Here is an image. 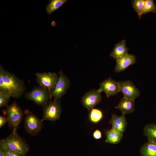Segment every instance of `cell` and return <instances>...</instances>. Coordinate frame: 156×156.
I'll return each instance as SVG.
<instances>
[{"label": "cell", "mask_w": 156, "mask_h": 156, "mask_svg": "<svg viewBox=\"0 0 156 156\" xmlns=\"http://www.w3.org/2000/svg\"><path fill=\"white\" fill-rule=\"evenodd\" d=\"M26 87L24 81L0 66V93L8 94L18 99L24 94Z\"/></svg>", "instance_id": "6da1fadb"}, {"label": "cell", "mask_w": 156, "mask_h": 156, "mask_svg": "<svg viewBox=\"0 0 156 156\" xmlns=\"http://www.w3.org/2000/svg\"><path fill=\"white\" fill-rule=\"evenodd\" d=\"M0 145L4 148L25 155L29 150L28 145L18 135L16 129H13L9 136L1 140Z\"/></svg>", "instance_id": "7a4b0ae2"}, {"label": "cell", "mask_w": 156, "mask_h": 156, "mask_svg": "<svg viewBox=\"0 0 156 156\" xmlns=\"http://www.w3.org/2000/svg\"><path fill=\"white\" fill-rule=\"evenodd\" d=\"M25 97L26 99L33 101L37 104L43 106L51 99L50 91L40 86L26 92L25 94Z\"/></svg>", "instance_id": "3957f363"}, {"label": "cell", "mask_w": 156, "mask_h": 156, "mask_svg": "<svg viewBox=\"0 0 156 156\" xmlns=\"http://www.w3.org/2000/svg\"><path fill=\"white\" fill-rule=\"evenodd\" d=\"M43 116L41 119L54 121L59 119L62 113L60 103L59 100L54 99L49 101L44 106Z\"/></svg>", "instance_id": "277c9868"}, {"label": "cell", "mask_w": 156, "mask_h": 156, "mask_svg": "<svg viewBox=\"0 0 156 156\" xmlns=\"http://www.w3.org/2000/svg\"><path fill=\"white\" fill-rule=\"evenodd\" d=\"M59 79L54 89L50 92L51 98L59 100L66 92L70 85V81L68 77L60 70L59 71Z\"/></svg>", "instance_id": "5b68a950"}, {"label": "cell", "mask_w": 156, "mask_h": 156, "mask_svg": "<svg viewBox=\"0 0 156 156\" xmlns=\"http://www.w3.org/2000/svg\"><path fill=\"white\" fill-rule=\"evenodd\" d=\"M24 126L27 132L34 135L38 133L43 126L42 121L30 111H25Z\"/></svg>", "instance_id": "8992f818"}, {"label": "cell", "mask_w": 156, "mask_h": 156, "mask_svg": "<svg viewBox=\"0 0 156 156\" xmlns=\"http://www.w3.org/2000/svg\"><path fill=\"white\" fill-rule=\"evenodd\" d=\"M6 115L9 125L13 129H16L23 117V112L15 101L7 106Z\"/></svg>", "instance_id": "52a82bcc"}, {"label": "cell", "mask_w": 156, "mask_h": 156, "mask_svg": "<svg viewBox=\"0 0 156 156\" xmlns=\"http://www.w3.org/2000/svg\"><path fill=\"white\" fill-rule=\"evenodd\" d=\"M36 81L39 86L50 92L55 87L59 79L55 72L38 73L35 74Z\"/></svg>", "instance_id": "ba28073f"}, {"label": "cell", "mask_w": 156, "mask_h": 156, "mask_svg": "<svg viewBox=\"0 0 156 156\" xmlns=\"http://www.w3.org/2000/svg\"><path fill=\"white\" fill-rule=\"evenodd\" d=\"M98 89L91 90L86 92L81 98L83 105L90 111L101 101L102 97Z\"/></svg>", "instance_id": "9c48e42d"}, {"label": "cell", "mask_w": 156, "mask_h": 156, "mask_svg": "<svg viewBox=\"0 0 156 156\" xmlns=\"http://www.w3.org/2000/svg\"><path fill=\"white\" fill-rule=\"evenodd\" d=\"M120 92L123 94V97L134 100L140 95L139 90L131 80L118 81Z\"/></svg>", "instance_id": "30bf717a"}, {"label": "cell", "mask_w": 156, "mask_h": 156, "mask_svg": "<svg viewBox=\"0 0 156 156\" xmlns=\"http://www.w3.org/2000/svg\"><path fill=\"white\" fill-rule=\"evenodd\" d=\"M99 85L100 88L98 90L101 93L104 92L107 98L114 96L120 92L118 82L111 77L100 83Z\"/></svg>", "instance_id": "8fae6325"}, {"label": "cell", "mask_w": 156, "mask_h": 156, "mask_svg": "<svg viewBox=\"0 0 156 156\" xmlns=\"http://www.w3.org/2000/svg\"><path fill=\"white\" fill-rule=\"evenodd\" d=\"M136 61V58L134 55L128 53L116 61V64L114 71L117 73L123 71L129 66L135 64Z\"/></svg>", "instance_id": "7c38bea8"}, {"label": "cell", "mask_w": 156, "mask_h": 156, "mask_svg": "<svg viewBox=\"0 0 156 156\" xmlns=\"http://www.w3.org/2000/svg\"><path fill=\"white\" fill-rule=\"evenodd\" d=\"M109 123L112 125V128L122 135L126 130L127 124L125 115L123 114L120 116L115 114H112Z\"/></svg>", "instance_id": "4fadbf2b"}, {"label": "cell", "mask_w": 156, "mask_h": 156, "mask_svg": "<svg viewBox=\"0 0 156 156\" xmlns=\"http://www.w3.org/2000/svg\"><path fill=\"white\" fill-rule=\"evenodd\" d=\"M129 49L127 46L125 40H123L115 45L110 55L116 61L127 54Z\"/></svg>", "instance_id": "5bb4252c"}, {"label": "cell", "mask_w": 156, "mask_h": 156, "mask_svg": "<svg viewBox=\"0 0 156 156\" xmlns=\"http://www.w3.org/2000/svg\"><path fill=\"white\" fill-rule=\"evenodd\" d=\"M115 108L120 110L124 115L132 113L135 110L134 100L123 97Z\"/></svg>", "instance_id": "9a60e30c"}, {"label": "cell", "mask_w": 156, "mask_h": 156, "mask_svg": "<svg viewBox=\"0 0 156 156\" xmlns=\"http://www.w3.org/2000/svg\"><path fill=\"white\" fill-rule=\"evenodd\" d=\"M140 156H156V142L148 140L140 148Z\"/></svg>", "instance_id": "2e32d148"}, {"label": "cell", "mask_w": 156, "mask_h": 156, "mask_svg": "<svg viewBox=\"0 0 156 156\" xmlns=\"http://www.w3.org/2000/svg\"><path fill=\"white\" fill-rule=\"evenodd\" d=\"M105 133L106 135L105 142L111 144H117L122 139L123 135L112 128L106 131Z\"/></svg>", "instance_id": "e0dca14e"}, {"label": "cell", "mask_w": 156, "mask_h": 156, "mask_svg": "<svg viewBox=\"0 0 156 156\" xmlns=\"http://www.w3.org/2000/svg\"><path fill=\"white\" fill-rule=\"evenodd\" d=\"M143 133L148 140L156 142V123L146 125L144 128Z\"/></svg>", "instance_id": "ac0fdd59"}, {"label": "cell", "mask_w": 156, "mask_h": 156, "mask_svg": "<svg viewBox=\"0 0 156 156\" xmlns=\"http://www.w3.org/2000/svg\"><path fill=\"white\" fill-rule=\"evenodd\" d=\"M66 0H50L46 7L47 13L50 15L61 7L66 2Z\"/></svg>", "instance_id": "d6986e66"}, {"label": "cell", "mask_w": 156, "mask_h": 156, "mask_svg": "<svg viewBox=\"0 0 156 156\" xmlns=\"http://www.w3.org/2000/svg\"><path fill=\"white\" fill-rule=\"evenodd\" d=\"M146 0H132L131 5L137 13L138 18L140 19L142 16L143 10Z\"/></svg>", "instance_id": "ffe728a7"}, {"label": "cell", "mask_w": 156, "mask_h": 156, "mask_svg": "<svg viewBox=\"0 0 156 156\" xmlns=\"http://www.w3.org/2000/svg\"><path fill=\"white\" fill-rule=\"evenodd\" d=\"M103 117L102 111L98 109L93 108L90 111L89 118L90 121L94 123L99 122Z\"/></svg>", "instance_id": "44dd1931"}, {"label": "cell", "mask_w": 156, "mask_h": 156, "mask_svg": "<svg viewBox=\"0 0 156 156\" xmlns=\"http://www.w3.org/2000/svg\"><path fill=\"white\" fill-rule=\"evenodd\" d=\"M156 12V5L152 0H146L142 12V15L149 12L154 13Z\"/></svg>", "instance_id": "7402d4cb"}, {"label": "cell", "mask_w": 156, "mask_h": 156, "mask_svg": "<svg viewBox=\"0 0 156 156\" xmlns=\"http://www.w3.org/2000/svg\"><path fill=\"white\" fill-rule=\"evenodd\" d=\"M11 97V95L8 94L0 93V107L7 106Z\"/></svg>", "instance_id": "603a6c76"}, {"label": "cell", "mask_w": 156, "mask_h": 156, "mask_svg": "<svg viewBox=\"0 0 156 156\" xmlns=\"http://www.w3.org/2000/svg\"><path fill=\"white\" fill-rule=\"evenodd\" d=\"M6 156H25V155L5 149Z\"/></svg>", "instance_id": "cb8c5ba5"}, {"label": "cell", "mask_w": 156, "mask_h": 156, "mask_svg": "<svg viewBox=\"0 0 156 156\" xmlns=\"http://www.w3.org/2000/svg\"><path fill=\"white\" fill-rule=\"evenodd\" d=\"M7 122H8V120L7 117L1 115L0 116V128H1Z\"/></svg>", "instance_id": "d4e9b609"}, {"label": "cell", "mask_w": 156, "mask_h": 156, "mask_svg": "<svg viewBox=\"0 0 156 156\" xmlns=\"http://www.w3.org/2000/svg\"><path fill=\"white\" fill-rule=\"evenodd\" d=\"M93 136L95 139L99 140L102 138V133L100 131L97 129L94 131Z\"/></svg>", "instance_id": "484cf974"}, {"label": "cell", "mask_w": 156, "mask_h": 156, "mask_svg": "<svg viewBox=\"0 0 156 156\" xmlns=\"http://www.w3.org/2000/svg\"><path fill=\"white\" fill-rule=\"evenodd\" d=\"M0 156H6L4 148L0 146Z\"/></svg>", "instance_id": "4316f807"}, {"label": "cell", "mask_w": 156, "mask_h": 156, "mask_svg": "<svg viewBox=\"0 0 156 156\" xmlns=\"http://www.w3.org/2000/svg\"><path fill=\"white\" fill-rule=\"evenodd\" d=\"M51 25L53 26L54 27L56 25V23L55 22L53 21L51 22Z\"/></svg>", "instance_id": "83f0119b"}]
</instances>
